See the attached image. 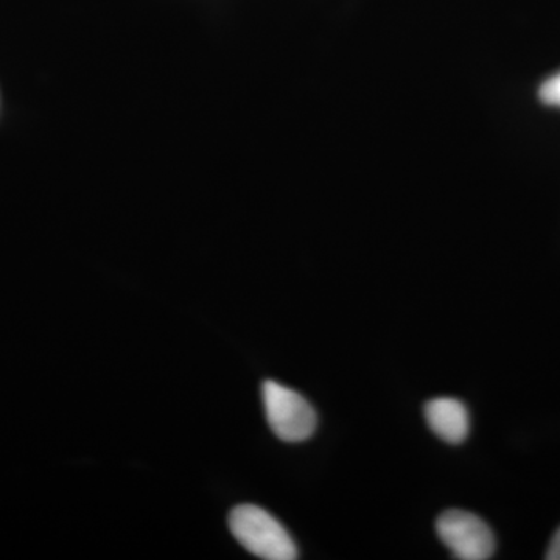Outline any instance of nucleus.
I'll use <instances>...</instances> for the list:
<instances>
[{
  "mask_svg": "<svg viewBox=\"0 0 560 560\" xmlns=\"http://www.w3.org/2000/svg\"><path fill=\"white\" fill-rule=\"evenodd\" d=\"M230 529L245 550L267 560L300 558L293 537L270 512L254 504H241L230 514Z\"/></svg>",
  "mask_w": 560,
  "mask_h": 560,
  "instance_id": "1",
  "label": "nucleus"
},
{
  "mask_svg": "<svg viewBox=\"0 0 560 560\" xmlns=\"http://www.w3.org/2000/svg\"><path fill=\"white\" fill-rule=\"evenodd\" d=\"M265 412L270 429L280 441L304 442L311 440L318 425V416L311 401L296 390L275 381L261 386Z\"/></svg>",
  "mask_w": 560,
  "mask_h": 560,
  "instance_id": "2",
  "label": "nucleus"
},
{
  "mask_svg": "<svg viewBox=\"0 0 560 560\" xmlns=\"http://www.w3.org/2000/svg\"><path fill=\"white\" fill-rule=\"evenodd\" d=\"M436 533L456 559L486 560L495 552L497 541L492 529L471 512L445 511L438 518Z\"/></svg>",
  "mask_w": 560,
  "mask_h": 560,
  "instance_id": "3",
  "label": "nucleus"
},
{
  "mask_svg": "<svg viewBox=\"0 0 560 560\" xmlns=\"http://www.w3.org/2000/svg\"><path fill=\"white\" fill-rule=\"evenodd\" d=\"M425 419L431 431L448 444H460L470 433V415L466 405L452 397H440L425 405Z\"/></svg>",
  "mask_w": 560,
  "mask_h": 560,
  "instance_id": "4",
  "label": "nucleus"
},
{
  "mask_svg": "<svg viewBox=\"0 0 560 560\" xmlns=\"http://www.w3.org/2000/svg\"><path fill=\"white\" fill-rule=\"evenodd\" d=\"M539 98L544 105L560 108V72L540 84Z\"/></svg>",
  "mask_w": 560,
  "mask_h": 560,
  "instance_id": "5",
  "label": "nucleus"
},
{
  "mask_svg": "<svg viewBox=\"0 0 560 560\" xmlns=\"http://www.w3.org/2000/svg\"><path fill=\"white\" fill-rule=\"evenodd\" d=\"M545 558L548 560H560V528L556 530L555 536H552L550 548H548Z\"/></svg>",
  "mask_w": 560,
  "mask_h": 560,
  "instance_id": "6",
  "label": "nucleus"
}]
</instances>
